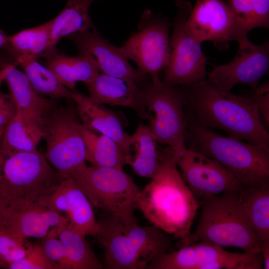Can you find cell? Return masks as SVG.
<instances>
[{"instance_id": "39", "label": "cell", "mask_w": 269, "mask_h": 269, "mask_svg": "<svg viewBox=\"0 0 269 269\" xmlns=\"http://www.w3.org/2000/svg\"><path fill=\"white\" fill-rule=\"evenodd\" d=\"M4 128L3 127H0V140L3 134ZM5 158V157L2 154L0 149V182L1 178L2 167Z\"/></svg>"}, {"instance_id": "3", "label": "cell", "mask_w": 269, "mask_h": 269, "mask_svg": "<svg viewBox=\"0 0 269 269\" xmlns=\"http://www.w3.org/2000/svg\"><path fill=\"white\" fill-rule=\"evenodd\" d=\"M96 238L103 248L104 268L144 269L172 250L170 236L156 227L138 225L135 216L122 218L103 212Z\"/></svg>"}, {"instance_id": "31", "label": "cell", "mask_w": 269, "mask_h": 269, "mask_svg": "<svg viewBox=\"0 0 269 269\" xmlns=\"http://www.w3.org/2000/svg\"><path fill=\"white\" fill-rule=\"evenodd\" d=\"M242 33L257 27H269V0H227Z\"/></svg>"}, {"instance_id": "20", "label": "cell", "mask_w": 269, "mask_h": 269, "mask_svg": "<svg viewBox=\"0 0 269 269\" xmlns=\"http://www.w3.org/2000/svg\"><path fill=\"white\" fill-rule=\"evenodd\" d=\"M2 81L7 85L17 113L41 128L45 119L59 106L56 100L46 99L38 95L24 72L17 69L14 64L6 65L0 70V83Z\"/></svg>"}, {"instance_id": "16", "label": "cell", "mask_w": 269, "mask_h": 269, "mask_svg": "<svg viewBox=\"0 0 269 269\" xmlns=\"http://www.w3.org/2000/svg\"><path fill=\"white\" fill-rule=\"evenodd\" d=\"M80 53L92 55L102 73L125 79L132 80L139 86L150 77L134 69L119 47L111 44L97 29L92 28L68 36Z\"/></svg>"}, {"instance_id": "28", "label": "cell", "mask_w": 269, "mask_h": 269, "mask_svg": "<svg viewBox=\"0 0 269 269\" xmlns=\"http://www.w3.org/2000/svg\"><path fill=\"white\" fill-rule=\"evenodd\" d=\"M156 141L148 126L139 123L134 133L131 135L132 155L129 165L138 175L151 178L156 173L160 164V153Z\"/></svg>"}, {"instance_id": "33", "label": "cell", "mask_w": 269, "mask_h": 269, "mask_svg": "<svg viewBox=\"0 0 269 269\" xmlns=\"http://www.w3.org/2000/svg\"><path fill=\"white\" fill-rule=\"evenodd\" d=\"M8 269H55L39 245L30 243L26 256L20 261L11 263Z\"/></svg>"}, {"instance_id": "34", "label": "cell", "mask_w": 269, "mask_h": 269, "mask_svg": "<svg viewBox=\"0 0 269 269\" xmlns=\"http://www.w3.org/2000/svg\"><path fill=\"white\" fill-rule=\"evenodd\" d=\"M40 246L55 269H69L64 246L57 236L48 235Z\"/></svg>"}, {"instance_id": "9", "label": "cell", "mask_w": 269, "mask_h": 269, "mask_svg": "<svg viewBox=\"0 0 269 269\" xmlns=\"http://www.w3.org/2000/svg\"><path fill=\"white\" fill-rule=\"evenodd\" d=\"M73 178L92 206L116 216H135L140 190L123 169L86 165Z\"/></svg>"}, {"instance_id": "5", "label": "cell", "mask_w": 269, "mask_h": 269, "mask_svg": "<svg viewBox=\"0 0 269 269\" xmlns=\"http://www.w3.org/2000/svg\"><path fill=\"white\" fill-rule=\"evenodd\" d=\"M187 122L185 145L221 164L242 187L269 184V151L250 142L222 135Z\"/></svg>"}, {"instance_id": "7", "label": "cell", "mask_w": 269, "mask_h": 269, "mask_svg": "<svg viewBox=\"0 0 269 269\" xmlns=\"http://www.w3.org/2000/svg\"><path fill=\"white\" fill-rule=\"evenodd\" d=\"M75 106H58L41 127L46 143L45 156L62 178L73 177L86 164V148Z\"/></svg>"}, {"instance_id": "38", "label": "cell", "mask_w": 269, "mask_h": 269, "mask_svg": "<svg viewBox=\"0 0 269 269\" xmlns=\"http://www.w3.org/2000/svg\"><path fill=\"white\" fill-rule=\"evenodd\" d=\"M8 205V202L0 196V223Z\"/></svg>"}, {"instance_id": "19", "label": "cell", "mask_w": 269, "mask_h": 269, "mask_svg": "<svg viewBox=\"0 0 269 269\" xmlns=\"http://www.w3.org/2000/svg\"><path fill=\"white\" fill-rule=\"evenodd\" d=\"M85 84L93 101L129 108L142 119H148L143 90L134 81L99 73Z\"/></svg>"}, {"instance_id": "23", "label": "cell", "mask_w": 269, "mask_h": 269, "mask_svg": "<svg viewBox=\"0 0 269 269\" xmlns=\"http://www.w3.org/2000/svg\"><path fill=\"white\" fill-rule=\"evenodd\" d=\"M46 59L45 66L71 91L76 89L77 82L86 83L100 73L96 61L88 53L69 56L56 52Z\"/></svg>"}, {"instance_id": "25", "label": "cell", "mask_w": 269, "mask_h": 269, "mask_svg": "<svg viewBox=\"0 0 269 269\" xmlns=\"http://www.w3.org/2000/svg\"><path fill=\"white\" fill-rule=\"evenodd\" d=\"M81 131L86 148V161L91 165L123 169L132 157L112 138L90 131L82 124Z\"/></svg>"}, {"instance_id": "40", "label": "cell", "mask_w": 269, "mask_h": 269, "mask_svg": "<svg viewBox=\"0 0 269 269\" xmlns=\"http://www.w3.org/2000/svg\"><path fill=\"white\" fill-rule=\"evenodd\" d=\"M6 37L7 36L0 30V48L3 47L6 42Z\"/></svg>"}, {"instance_id": "27", "label": "cell", "mask_w": 269, "mask_h": 269, "mask_svg": "<svg viewBox=\"0 0 269 269\" xmlns=\"http://www.w3.org/2000/svg\"><path fill=\"white\" fill-rule=\"evenodd\" d=\"M241 204L258 238L269 244V184L243 187Z\"/></svg>"}, {"instance_id": "29", "label": "cell", "mask_w": 269, "mask_h": 269, "mask_svg": "<svg viewBox=\"0 0 269 269\" xmlns=\"http://www.w3.org/2000/svg\"><path fill=\"white\" fill-rule=\"evenodd\" d=\"M95 0H67L65 7L52 19L51 41L54 47L65 36L92 28L89 8Z\"/></svg>"}, {"instance_id": "15", "label": "cell", "mask_w": 269, "mask_h": 269, "mask_svg": "<svg viewBox=\"0 0 269 269\" xmlns=\"http://www.w3.org/2000/svg\"><path fill=\"white\" fill-rule=\"evenodd\" d=\"M269 42L257 45L251 41L239 46L237 53L231 62L216 66L207 73L206 80L221 89L231 90L236 84H248L255 90L260 79L269 70Z\"/></svg>"}, {"instance_id": "41", "label": "cell", "mask_w": 269, "mask_h": 269, "mask_svg": "<svg viewBox=\"0 0 269 269\" xmlns=\"http://www.w3.org/2000/svg\"><path fill=\"white\" fill-rule=\"evenodd\" d=\"M7 265L3 260L1 256L0 255V269L4 268L7 269Z\"/></svg>"}, {"instance_id": "8", "label": "cell", "mask_w": 269, "mask_h": 269, "mask_svg": "<svg viewBox=\"0 0 269 269\" xmlns=\"http://www.w3.org/2000/svg\"><path fill=\"white\" fill-rule=\"evenodd\" d=\"M139 86L143 90L150 132L157 142L174 151L185 146L187 122L182 87L169 86L159 77Z\"/></svg>"}, {"instance_id": "22", "label": "cell", "mask_w": 269, "mask_h": 269, "mask_svg": "<svg viewBox=\"0 0 269 269\" xmlns=\"http://www.w3.org/2000/svg\"><path fill=\"white\" fill-rule=\"evenodd\" d=\"M52 19L7 36L3 48L15 59L47 58L56 52L51 41Z\"/></svg>"}, {"instance_id": "30", "label": "cell", "mask_w": 269, "mask_h": 269, "mask_svg": "<svg viewBox=\"0 0 269 269\" xmlns=\"http://www.w3.org/2000/svg\"><path fill=\"white\" fill-rule=\"evenodd\" d=\"M19 65L30 85L40 96L55 100L66 99L72 100L73 92L65 87L55 74L46 66L35 59H20L15 65Z\"/></svg>"}, {"instance_id": "14", "label": "cell", "mask_w": 269, "mask_h": 269, "mask_svg": "<svg viewBox=\"0 0 269 269\" xmlns=\"http://www.w3.org/2000/svg\"><path fill=\"white\" fill-rule=\"evenodd\" d=\"M175 153L177 167L198 200L243 188L234 175L216 160L186 147Z\"/></svg>"}, {"instance_id": "26", "label": "cell", "mask_w": 269, "mask_h": 269, "mask_svg": "<svg viewBox=\"0 0 269 269\" xmlns=\"http://www.w3.org/2000/svg\"><path fill=\"white\" fill-rule=\"evenodd\" d=\"M57 236L62 243L69 269H102L86 237L72 229L69 224L51 229L48 234Z\"/></svg>"}, {"instance_id": "6", "label": "cell", "mask_w": 269, "mask_h": 269, "mask_svg": "<svg viewBox=\"0 0 269 269\" xmlns=\"http://www.w3.org/2000/svg\"><path fill=\"white\" fill-rule=\"evenodd\" d=\"M63 178L37 150L17 152L4 159L0 196L11 206H46Z\"/></svg>"}, {"instance_id": "32", "label": "cell", "mask_w": 269, "mask_h": 269, "mask_svg": "<svg viewBox=\"0 0 269 269\" xmlns=\"http://www.w3.org/2000/svg\"><path fill=\"white\" fill-rule=\"evenodd\" d=\"M29 244L26 239L20 238L0 229V255L7 267L26 256Z\"/></svg>"}, {"instance_id": "4", "label": "cell", "mask_w": 269, "mask_h": 269, "mask_svg": "<svg viewBox=\"0 0 269 269\" xmlns=\"http://www.w3.org/2000/svg\"><path fill=\"white\" fill-rule=\"evenodd\" d=\"M200 202L202 210L196 229L180 242L181 246L202 241L246 253H261L263 244L241 204L239 191L205 197Z\"/></svg>"}, {"instance_id": "35", "label": "cell", "mask_w": 269, "mask_h": 269, "mask_svg": "<svg viewBox=\"0 0 269 269\" xmlns=\"http://www.w3.org/2000/svg\"><path fill=\"white\" fill-rule=\"evenodd\" d=\"M256 104L261 116H262L268 126L269 124V82H266L261 86L249 92Z\"/></svg>"}, {"instance_id": "36", "label": "cell", "mask_w": 269, "mask_h": 269, "mask_svg": "<svg viewBox=\"0 0 269 269\" xmlns=\"http://www.w3.org/2000/svg\"><path fill=\"white\" fill-rule=\"evenodd\" d=\"M16 113V106L10 94L0 91V127H4Z\"/></svg>"}, {"instance_id": "13", "label": "cell", "mask_w": 269, "mask_h": 269, "mask_svg": "<svg viewBox=\"0 0 269 269\" xmlns=\"http://www.w3.org/2000/svg\"><path fill=\"white\" fill-rule=\"evenodd\" d=\"M193 35L202 43L210 41L219 50L227 49L229 42L239 46L250 42L240 30L229 5L223 0H197L186 22Z\"/></svg>"}, {"instance_id": "18", "label": "cell", "mask_w": 269, "mask_h": 269, "mask_svg": "<svg viewBox=\"0 0 269 269\" xmlns=\"http://www.w3.org/2000/svg\"><path fill=\"white\" fill-rule=\"evenodd\" d=\"M46 205L65 213L70 227L78 233L96 237L98 227L92 205L74 178H63Z\"/></svg>"}, {"instance_id": "17", "label": "cell", "mask_w": 269, "mask_h": 269, "mask_svg": "<svg viewBox=\"0 0 269 269\" xmlns=\"http://www.w3.org/2000/svg\"><path fill=\"white\" fill-rule=\"evenodd\" d=\"M68 223L65 216L47 206L8 205L0 223V229L23 239H43L53 228Z\"/></svg>"}, {"instance_id": "12", "label": "cell", "mask_w": 269, "mask_h": 269, "mask_svg": "<svg viewBox=\"0 0 269 269\" xmlns=\"http://www.w3.org/2000/svg\"><path fill=\"white\" fill-rule=\"evenodd\" d=\"M258 258L256 253H232L199 241L161 254L147 269H252Z\"/></svg>"}, {"instance_id": "21", "label": "cell", "mask_w": 269, "mask_h": 269, "mask_svg": "<svg viewBox=\"0 0 269 269\" xmlns=\"http://www.w3.org/2000/svg\"><path fill=\"white\" fill-rule=\"evenodd\" d=\"M72 92V101L75 103L77 116L82 125L91 131L112 138L132 157L131 135L125 132L118 114L103 104L93 101L76 89Z\"/></svg>"}, {"instance_id": "24", "label": "cell", "mask_w": 269, "mask_h": 269, "mask_svg": "<svg viewBox=\"0 0 269 269\" xmlns=\"http://www.w3.org/2000/svg\"><path fill=\"white\" fill-rule=\"evenodd\" d=\"M41 127L23 115L16 113L4 128L0 149L5 157L23 151L37 150L42 138Z\"/></svg>"}, {"instance_id": "11", "label": "cell", "mask_w": 269, "mask_h": 269, "mask_svg": "<svg viewBox=\"0 0 269 269\" xmlns=\"http://www.w3.org/2000/svg\"><path fill=\"white\" fill-rule=\"evenodd\" d=\"M170 26L167 18L146 9L141 16L138 31L119 49L135 63L140 72L151 78L159 77L170 59Z\"/></svg>"}, {"instance_id": "1", "label": "cell", "mask_w": 269, "mask_h": 269, "mask_svg": "<svg viewBox=\"0 0 269 269\" xmlns=\"http://www.w3.org/2000/svg\"><path fill=\"white\" fill-rule=\"evenodd\" d=\"M181 87L187 122L221 130L230 137L254 143L269 151V133L249 93L235 95L206 79Z\"/></svg>"}, {"instance_id": "10", "label": "cell", "mask_w": 269, "mask_h": 269, "mask_svg": "<svg viewBox=\"0 0 269 269\" xmlns=\"http://www.w3.org/2000/svg\"><path fill=\"white\" fill-rule=\"evenodd\" d=\"M176 4L178 11L170 39V59L162 81L169 86H187L206 79L207 60L201 43L186 25L192 8L190 3L178 0Z\"/></svg>"}, {"instance_id": "37", "label": "cell", "mask_w": 269, "mask_h": 269, "mask_svg": "<svg viewBox=\"0 0 269 269\" xmlns=\"http://www.w3.org/2000/svg\"><path fill=\"white\" fill-rule=\"evenodd\" d=\"M263 269H269V244H264L261 251Z\"/></svg>"}, {"instance_id": "2", "label": "cell", "mask_w": 269, "mask_h": 269, "mask_svg": "<svg viewBox=\"0 0 269 269\" xmlns=\"http://www.w3.org/2000/svg\"><path fill=\"white\" fill-rule=\"evenodd\" d=\"M201 204L178 170L175 151L160 153V164L150 181L140 190L137 209L153 226L179 240L187 239Z\"/></svg>"}]
</instances>
